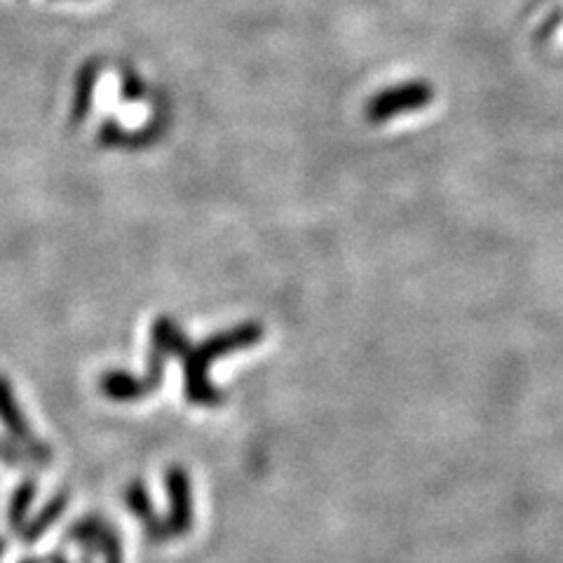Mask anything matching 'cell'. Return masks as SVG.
Listing matches in <instances>:
<instances>
[{
    "instance_id": "6da1fadb",
    "label": "cell",
    "mask_w": 563,
    "mask_h": 563,
    "mask_svg": "<svg viewBox=\"0 0 563 563\" xmlns=\"http://www.w3.org/2000/svg\"><path fill=\"white\" fill-rule=\"evenodd\" d=\"M261 338V329L256 324H244L228 334H221L212 341L200 345L198 350H188L186 357V399L200 406H216L223 402V395L209 383V364L216 357L228 355V352L249 348Z\"/></svg>"
},
{
    "instance_id": "7a4b0ae2",
    "label": "cell",
    "mask_w": 563,
    "mask_h": 563,
    "mask_svg": "<svg viewBox=\"0 0 563 563\" xmlns=\"http://www.w3.org/2000/svg\"><path fill=\"white\" fill-rule=\"evenodd\" d=\"M165 486L169 498V514L165 519L169 538H181L191 533L195 510H193V484L191 474L183 470L181 465H172L165 472Z\"/></svg>"
},
{
    "instance_id": "3957f363",
    "label": "cell",
    "mask_w": 563,
    "mask_h": 563,
    "mask_svg": "<svg viewBox=\"0 0 563 563\" xmlns=\"http://www.w3.org/2000/svg\"><path fill=\"white\" fill-rule=\"evenodd\" d=\"M66 540H76L85 549V563L94 554L104 556V563H122V542L115 528L101 517H87L73 524L66 533Z\"/></svg>"
},
{
    "instance_id": "277c9868",
    "label": "cell",
    "mask_w": 563,
    "mask_h": 563,
    "mask_svg": "<svg viewBox=\"0 0 563 563\" xmlns=\"http://www.w3.org/2000/svg\"><path fill=\"white\" fill-rule=\"evenodd\" d=\"M432 92L430 87H425L423 83H413V85H402L395 87V90L383 92L381 97H376L366 108L369 113V120L373 122H383L392 118V115H399L404 111H411V108H420L425 104H430Z\"/></svg>"
},
{
    "instance_id": "5b68a950",
    "label": "cell",
    "mask_w": 563,
    "mask_h": 563,
    "mask_svg": "<svg viewBox=\"0 0 563 563\" xmlns=\"http://www.w3.org/2000/svg\"><path fill=\"white\" fill-rule=\"evenodd\" d=\"M125 503H127V510H130L134 517L141 521V526H144V533H146L148 540H153V542L172 540V538H169L165 519L158 517V512L153 510V500L146 491L144 481H132V484L127 486Z\"/></svg>"
},
{
    "instance_id": "8992f818",
    "label": "cell",
    "mask_w": 563,
    "mask_h": 563,
    "mask_svg": "<svg viewBox=\"0 0 563 563\" xmlns=\"http://www.w3.org/2000/svg\"><path fill=\"white\" fill-rule=\"evenodd\" d=\"M0 420L8 425V430L15 434L17 439H22V442L29 444V451L33 458L40 460V463H47V460H50V449L31 437L29 425H26V420L22 418V411L17 409L15 397H12V392L5 381H0Z\"/></svg>"
},
{
    "instance_id": "52a82bcc",
    "label": "cell",
    "mask_w": 563,
    "mask_h": 563,
    "mask_svg": "<svg viewBox=\"0 0 563 563\" xmlns=\"http://www.w3.org/2000/svg\"><path fill=\"white\" fill-rule=\"evenodd\" d=\"M101 390H104L108 399H115V402H134V399L146 397L144 381L122 371L106 373V376L101 378Z\"/></svg>"
},
{
    "instance_id": "ba28073f",
    "label": "cell",
    "mask_w": 563,
    "mask_h": 563,
    "mask_svg": "<svg viewBox=\"0 0 563 563\" xmlns=\"http://www.w3.org/2000/svg\"><path fill=\"white\" fill-rule=\"evenodd\" d=\"M66 507H69V493H59L54 495V498L47 503L43 510L38 512V517L31 521L29 526H24V540L26 542H36L38 538H43V535L50 531V528L57 524L61 519V514L66 512Z\"/></svg>"
},
{
    "instance_id": "9c48e42d",
    "label": "cell",
    "mask_w": 563,
    "mask_h": 563,
    "mask_svg": "<svg viewBox=\"0 0 563 563\" xmlns=\"http://www.w3.org/2000/svg\"><path fill=\"white\" fill-rule=\"evenodd\" d=\"M33 498H36V486H33L31 481H24V484L15 491V495H12L10 526L15 528V531H24V521H26V514H29Z\"/></svg>"
},
{
    "instance_id": "30bf717a",
    "label": "cell",
    "mask_w": 563,
    "mask_h": 563,
    "mask_svg": "<svg viewBox=\"0 0 563 563\" xmlns=\"http://www.w3.org/2000/svg\"><path fill=\"white\" fill-rule=\"evenodd\" d=\"M50 563H69V559H66L64 554H54L52 559H50Z\"/></svg>"
},
{
    "instance_id": "8fae6325",
    "label": "cell",
    "mask_w": 563,
    "mask_h": 563,
    "mask_svg": "<svg viewBox=\"0 0 563 563\" xmlns=\"http://www.w3.org/2000/svg\"><path fill=\"white\" fill-rule=\"evenodd\" d=\"M22 563H40V561H36V559H26V561H22Z\"/></svg>"
}]
</instances>
